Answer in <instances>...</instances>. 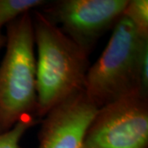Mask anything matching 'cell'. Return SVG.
<instances>
[{
    "mask_svg": "<svg viewBox=\"0 0 148 148\" xmlns=\"http://www.w3.org/2000/svg\"><path fill=\"white\" fill-rule=\"evenodd\" d=\"M45 4L43 0H0V31L32 8Z\"/></svg>",
    "mask_w": 148,
    "mask_h": 148,
    "instance_id": "obj_7",
    "label": "cell"
},
{
    "mask_svg": "<svg viewBox=\"0 0 148 148\" xmlns=\"http://www.w3.org/2000/svg\"><path fill=\"white\" fill-rule=\"evenodd\" d=\"M147 45L148 37L141 36L123 15L101 57L87 71L83 91L86 97L101 108L130 95L144 96L141 58Z\"/></svg>",
    "mask_w": 148,
    "mask_h": 148,
    "instance_id": "obj_3",
    "label": "cell"
},
{
    "mask_svg": "<svg viewBox=\"0 0 148 148\" xmlns=\"http://www.w3.org/2000/svg\"><path fill=\"white\" fill-rule=\"evenodd\" d=\"M6 43V36L1 32L0 31V50L2 49V48L5 46Z\"/></svg>",
    "mask_w": 148,
    "mask_h": 148,
    "instance_id": "obj_10",
    "label": "cell"
},
{
    "mask_svg": "<svg viewBox=\"0 0 148 148\" xmlns=\"http://www.w3.org/2000/svg\"><path fill=\"white\" fill-rule=\"evenodd\" d=\"M147 97L133 95L98 109L82 148H147Z\"/></svg>",
    "mask_w": 148,
    "mask_h": 148,
    "instance_id": "obj_4",
    "label": "cell"
},
{
    "mask_svg": "<svg viewBox=\"0 0 148 148\" xmlns=\"http://www.w3.org/2000/svg\"><path fill=\"white\" fill-rule=\"evenodd\" d=\"M6 51L0 64V134L21 121H36V58L34 27L27 12L7 25Z\"/></svg>",
    "mask_w": 148,
    "mask_h": 148,
    "instance_id": "obj_2",
    "label": "cell"
},
{
    "mask_svg": "<svg viewBox=\"0 0 148 148\" xmlns=\"http://www.w3.org/2000/svg\"><path fill=\"white\" fill-rule=\"evenodd\" d=\"M123 16L133 24L138 32L144 37H148V1H128Z\"/></svg>",
    "mask_w": 148,
    "mask_h": 148,
    "instance_id": "obj_8",
    "label": "cell"
},
{
    "mask_svg": "<svg viewBox=\"0 0 148 148\" xmlns=\"http://www.w3.org/2000/svg\"><path fill=\"white\" fill-rule=\"evenodd\" d=\"M98 109L84 92L54 107L43 123L38 148H82L86 130Z\"/></svg>",
    "mask_w": 148,
    "mask_h": 148,
    "instance_id": "obj_6",
    "label": "cell"
},
{
    "mask_svg": "<svg viewBox=\"0 0 148 148\" xmlns=\"http://www.w3.org/2000/svg\"><path fill=\"white\" fill-rule=\"evenodd\" d=\"M33 19L37 46L36 116L84 91L89 69L88 54L44 13Z\"/></svg>",
    "mask_w": 148,
    "mask_h": 148,
    "instance_id": "obj_1",
    "label": "cell"
},
{
    "mask_svg": "<svg viewBox=\"0 0 148 148\" xmlns=\"http://www.w3.org/2000/svg\"><path fill=\"white\" fill-rule=\"evenodd\" d=\"M128 0H62L45 15L74 42L90 53L96 40L123 15Z\"/></svg>",
    "mask_w": 148,
    "mask_h": 148,
    "instance_id": "obj_5",
    "label": "cell"
},
{
    "mask_svg": "<svg viewBox=\"0 0 148 148\" xmlns=\"http://www.w3.org/2000/svg\"><path fill=\"white\" fill-rule=\"evenodd\" d=\"M36 121H21L8 132L0 134V148H21V137Z\"/></svg>",
    "mask_w": 148,
    "mask_h": 148,
    "instance_id": "obj_9",
    "label": "cell"
}]
</instances>
